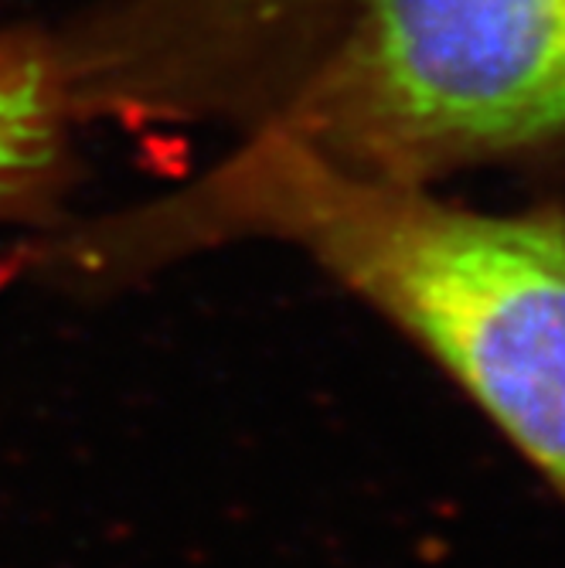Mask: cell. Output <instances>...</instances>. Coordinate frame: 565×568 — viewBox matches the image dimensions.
I'll use <instances>...</instances> for the list:
<instances>
[{"mask_svg":"<svg viewBox=\"0 0 565 568\" xmlns=\"http://www.w3.org/2000/svg\"><path fill=\"white\" fill-rule=\"evenodd\" d=\"M276 242L413 341L565 500V212H477L347 171L273 130L191 184L48 235L72 286L123 283L229 242Z\"/></svg>","mask_w":565,"mask_h":568,"instance_id":"6da1fadb","label":"cell"},{"mask_svg":"<svg viewBox=\"0 0 565 568\" xmlns=\"http://www.w3.org/2000/svg\"><path fill=\"white\" fill-rule=\"evenodd\" d=\"M249 126L433 187L565 143V0H347Z\"/></svg>","mask_w":565,"mask_h":568,"instance_id":"7a4b0ae2","label":"cell"},{"mask_svg":"<svg viewBox=\"0 0 565 568\" xmlns=\"http://www.w3.org/2000/svg\"><path fill=\"white\" fill-rule=\"evenodd\" d=\"M347 0H99L51 31L82 120L263 116Z\"/></svg>","mask_w":565,"mask_h":568,"instance_id":"3957f363","label":"cell"}]
</instances>
